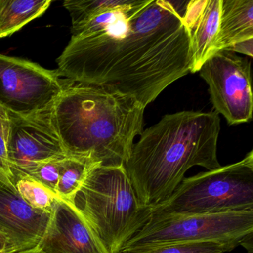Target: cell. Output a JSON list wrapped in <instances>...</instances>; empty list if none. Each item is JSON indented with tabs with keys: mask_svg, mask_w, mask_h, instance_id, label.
Listing matches in <instances>:
<instances>
[{
	"mask_svg": "<svg viewBox=\"0 0 253 253\" xmlns=\"http://www.w3.org/2000/svg\"><path fill=\"white\" fill-rule=\"evenodd\" d=\"M188 1L131 0L72 26L60 78L112 88L146 108L193 67L183 17Z\"/></svg>",
	"mask_w": 253,
	"mask_h": 253,
	"instance_id": "obj_1",
	"label": "cell"
},
{
	"mask_svg": "<svg viewBox=\"0 0 253 253\" xmlns=\"http://www.w3.org/2000/svg\"><path fill=\"white\" fill-rule=\"evenodd\" d=\"M220 130L214 111H183L164 115L143 131L124 165L140 204L152 208L167 200L192 167L210 171L221 167Z\"/></svg>",
	"mask_w": 253,
	"mask_h": 253,
	"instance_id": "obj_2",
	"label": "cell"
},
{
	"mask_svg": "<svg viewBox=\"0 0 253 253\" xmlns=\"http://www.w3.org/2000/svg\"><path fill=\"white\" fill-rule=\"evenodd\" d=\"M144 109L112 88L66 80L51 105V120L67 156L124 167L143 132Z\"/></svg>",
	"mask_w": 253,
	"mask_h": 253,
	"instance_id": "obj_3",
	"label": "cell"
},
{
	"mask_svg": "<svg viewBox=\"0 0 253 253\" xmlns=\"http://www.w3.org/2000/svg\"><path fill=\"white\" fill-rule=\"evenodd\" d=\"M73 206L110 253H122L149 221L152 209L140 204L124 166H94Z\"/></svg>",
	"mask_w": 253,
	"mask_h": 253,
	"instance_id": "obj_4",
	"label": "cell"
},
{
	"mask_svg": "<svg viewBox=\"0 0 253 253\" xmlns=\"http://www.w3.org/2000/svg\"><path fill=\"white\" fill-rule=\"evenodd\" d=\"M253 210V151L230 165L183 179L151 217Z\"/></svg>",
	"mask_w": 253,
	"mask_h": 253,
	"instance_id": "obj_5",
	"label": "cell"
},
{
	"mask_svg": "<svg viewBox=\"0 0 253 253\" xmlns=\"http://www.w3.org/2000/svg\"><path fill=\"white\" fill-rule=\"evenodd\" d=\"M253 234V210L152 217L126 244L124 252L175 242H237Z\"/></svg>",
	"mask_w": 253,
	"mask_h": 253,
	"instance_id": "obj_6",
	"label": "cell"
},
{
	"mask_svg": "<svg viewBox=\"0 0 253 253\" xmlns=\"http://www.w3.org/2000/svg\"><path fill=\"white\" fill-rule=\"evenodd\" d=\"M65 84L57 69L0 54V107L8 114L25 116L45 109Z\"/></svg>",
	"mask_w": 253,
	"mask_h": 253,
	"instance_id": "obj_7",
	"label": "cell"
},
{
	"mask_svg": "<svg viewBox=\"0 0 253 253\" xmlns=\"http://www.w3.org/2000/svg\"><path fill=\"white\" fill-rule=\"evenodd\" d=\"M209 85L214 112L229 125L249 122L253 118L251 62L233 52L220 51L198 71Z\"/></svg>",
	"mask_w": 253,
	"mask_h": 253,
	"instance_id": "obj_8",
	"label": "cell"
},
{
	"mask_svg": "<svg viewBox=\"0 0 253 253\" xmlns=\"http://www.w3.org/2000/svg\"><path fill=\"white\" fill-rule=\"evenodd\" d=\"M51 105L25 116L8 114L7 151L12 175L26 174L41 163L67 156L53 125Z\"/></svg>",
	"mask_w": 253,
	"mask_h": 253,
	"instance_id": "obj_9",
	"label": "cell"
},
{
	"mask_svg": "<svg viewBox=\"0 0 253 253\" xmlns=\"http://www.w3.org/2000/svg\"><path fill=\"white\" fill-rule=\"evenodd\" d=\"M51 213L32 208L16 189L11 177L0 174V232L12 253L36 248L43 238Z\"/></svg>",
	"mask_w": 253,
	"mask_h": 253,
	"instance_id": "obj_10",
	"label": "cell"
},
{
	"mask_svg": "<svg viewBox=\"0 0 253 253\" xmlns=\"http://www.w3.org/2000/svg\"><path fill=\"white\" fill-rule=\"evenodd\" d=\"M37 248L45 253H110L73 204L61 199Z\"/></svg>",
	"mask_w": 253,
	"mask_h": 253,
	"instance_id": "obj_11",
	"label": "cell"
},
{
	"mask_svg": "<svg viewBox=\"0 0 253 253\" xmlns=\"http://www.w3.org/2000/svg\"><path fill=\"white\" fill-rule=\"evenodd\" d=\"M221 0L188 1L183 20L190 39L193 67L192 73L217 53Z\"/></svg>",
	"mask_w": 253,
	"mask_h": 253,
	"instance_id": "obj_12",
	"label": "cell"
},
{
	"mask_svg": "<svg viewBox=\"0 0 253 253\" xmlns=\"http://www.w3.org/2000/svg\"><path fill=\"white\" fill-rule=\"evenodd\" d=\"M253 38V0H221L217 53Z\"/></svg>",
	"mask_w": 253,
	"mask_h": 253,
	"instance_id": "obj_13",
	"label": "cell"
},
{
	"mask_svg": "<svg viewBox=\"0 0 253 253\" xmlns=\"http://www.w3.org/2000/svg\"><path fill=\"white\" fill-rule=\"evenodd\" d=\"M51 0H0V38L11 36L42 16Z\"/></svg>",
	"mask_w": 253,
	"mask_h": 253,
	"instance_id": "obj_14",
	"label": "cell"
},
{
	"mask_svg": "<svg viewBox=\"0 0 253 253\" xmlns=\"http://www.w3.org/2000/svg\"><path fill=\"white\" fill-rule=\"evenodd\" d=\"M97 164L75 157L66 156L60 162V177L57 195L60 199L73 204L77 192L81 189L90 170Z\"/></svg>",
	"mask_w": 253,
	"mask_h": 253,
	"instance_id": "obj_15",
	"label": "cell"
},
{
	"mask_svg": "<svg viewBox=\"0 0 253 253\" xmlns=\"http://www.w3.org/2000/svg\"><path fill=\"white\" fill-rule=\"evenodd\" d=\"M11 180L20 196L35 210L51 214L60 200L52 191L26 174H13Z\"/></svg>",
	"mask_w": 253,
	"mask_h": 253,
	"instance_id": "obj_16",
	"label": "cell"
},
{
	"mask_svg": "<svg viewBox=\"0 0 253 253\" xmlns=\"http://www.w3.org/2000/svg\"><path fill=\"white\" fill-rule=\"evenodd\" d=\"M240 246L237 242H175L140 247L123 253H226Z\"/></svg>",
	"mask_w": 253,
	"mask_h": 253,
	"instance_id": "obj_17",
	"label": "cell"
},
{
	"mask_svg": "<svg viewBox=\"0 0 253 253\" xmlns=\"http://www.w3.org/2000/svg\"><path fill=\"white\" fill-rule=\"evenodd\" d=\"M131 0H66L63 7L69 11L72 26L85 23L108 11L128 5Z\"/></svg>",
	"mask_w": 253,
	"mask_h": 253,
	"instance_id": "obj_18",
	"label": "cell"
},
{
	"mask_svg": "<svg viewBox=\"0 0 253 253\" xmlns=\"http://www.w3.org/2000/svg\"><path fill=\"white\" fill-rule=\"evenodd\" d=\"M63 158L41 163L29 171L26 175L35 179L57 195V187L60 177V162Z\"/></svg>",
	"mask_w": 253,
	"mask_h": 253,
	"instance_id": "obj_19",
	"label": "cell"
},
{
	"mask_svg": "<svg viewBox=\"0 0 253 253\" xmlns=\"http://www.w3.org/2000/svg\"><path fill=\"white\" fill-rule=\"evenodd\" d=\"M8 133L9 117L8 113L2 107H0V174L8 176L12 179L7 151Z\"/></svg>",
	"mask_w": 253,
	"mask_h": 253,
	"instance_id": "obj_20",
	"label": "cell"
},
{
	"mask_svg": "<svg viewBox=\"0 0 253 253\" xmlns=\"http://www.w3.org/2000/svg\"><path fill=\"white\" fill-rule=\"evenodd\" d=\"M224 51L245 54L252 58L253 55V38L238 42Z\"/></svg>",
	"mask_w": 253,
	"mask_h": 253,
	"instance_id": "obj_21",
	"label": "cell"
},
{
	"mask_svg": "<svg viewBox=\"0 0 253 253\" xmlns=\"http://www.w3.org/2000/svg\"><path fill=\"white\" fill-rule=\"evenodd\" d=\"M0 253H12L11 246L8 238L0 232Z\"/></svg>",
	"mask_w": 253,
	"mask_h": 253,
	"instance_id": "obj_22",
	"label": "cell"
},
{
	"mask_svg": "<svg viewBox=\"0 0 253 253\" xmlns=\"http://www.w3.org/2000/svg\"><path fill=\"white\" fill-rule=\"evenodd\" d=\"M43 253V252L41 251V250H38V249L37 248V247H36V248L32 249V250H26V251L21 252V253Z\"/></svg>",
	"mask_w": 253,
	"mask_h": 253,
	"instance_id": "obj_23",
	"label": "cell"
}]
</instances>
